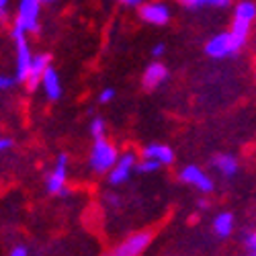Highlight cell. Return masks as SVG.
I'll list each match as a JSON object with an SVG mask.
<instances>
[{"instance_id": "27", "label": "cell", "mask_w": 256, "mask_h": 256, "mask_svg": "<svg viewBox=\"0 0 256 256\" xmlns=\"http://www.w3.org/2000/svg\"><path fill=\"white\" fill-rule=\"evenodd\" d=\"M8 2L10 0H0V18H4L8 12Z\"/></svg>"}, {"instance_id": "3", "label": "cell", "mask_w": 256, "mask_h": 256, "mask_svg": "<svg viewBox=\"0 0 256 256\" xmlns=\"http://www.w3.org/2000/svg\"><path fill=\"white\" fill-rule=\"evenodd\" d=\"M242 48H244V44L234 37L232 31H224V33L213 35L207 41V44H205V54L211 60H226V58L236 56Z\"/></svg>"}, {"instance_id": "28", "label": "cell", "mask_w": 256, "mask_h": 256, "mask_svg": "<svg viewBox=\"0 0 256 256\" xmlns=\"http://www.w3.org/2000/svg\"><path fill=\"white\" fill-rule=\"evenodd\" d=\"M104 199H106V201H111L109 205H115V207H117V205H119V201H121V199H119L117 195H111V193H109V195H106Z\"/></svg>"}, {"instance_id": "6", "label": "cell", "mask_w": 256, "mask_h": 256, "mask_svg": "<svg viewBox=\"0 0 256 256\" xmlns=\"http://www.w3.org/2000/svg\"><path fill=\"white\" fill-rule=\"evenodd\" d=\"M178 178H180V182H184V184H188V186L201 190L203 195L211 193V190L216 188V184H213V178L205 172L203 168H199V166H195V164L182 166L180 172H178Z\"/></svg>"}, {"instance_id": "1", "label": "cell", "mask_w": 256, "mask_h": 256, "mask_svg": "<svg viewBox=\"0 0 256 256\" xmlns=\"http://www.w3.org/2000/svg\"><path fill=\"white\" fill-rule=\"evenodd\" d=\"M41 0H18L16 16H14V35H29L39 31V14H41Z\"/></svg>"}, {"instance_id": "8", "label": "cell", "mask_w": 256, "mask_h": 256, "mask_svg": "<svg viewBox=\"0 0 256 256\" xmlns=\"http://www.w3.org/2000/svg\"><path fill=\"white\" fill-rule=\"evenodd\" d=\"M138 170V158L134 152H125L119 156L117 164L109 170V174H106V178H109V184L113 186H119L123 182H127L132 178V174Z\"/></svg>"}, {"instance_id": "16", "label": "cell", "mask_w": 256, "mask_h": 256, "mask_svg": "<svg viewBox=\"0 0 256 256\" xmlns=\"http://www.w3.org/2000/svg\"><path fill=\"white\" fill-rule=\"evenodd\" d=\"M234 18L252 25L256 20V2H252V0H240V2L234 6Z\"/></svg>"}, {"instance_id": "2", "label": "cell", "mask_w": 256, "mask_h": 256, "mask_svg": "<svg viewBox=\"0 0 256 256\" xmlns=\"http://www.w3.org/2000/svg\"><path fill=\"white\" fill-rule=\"evenodd\" d=\"M117 160H119V152L111 142H106L104 138L94 140V144L90 148V156H88V166L92 172L109 174V170L117 164Z\"/></svg>"}, {"instance_id": "4", "label": "cell", "mask_w": 256, "mask_h": 256, "mask_svg": "<svg viewBox=\"0 0 256 256\" xmlns=\"http://www.w3.org/2000/svg\"><path fill=\"white\" fill-rule=\"evenodd\" d=\"M68 154H58L54 168L50 170V174L46 178V188L50 195H58V197H66L68 195Z\"/></svg>"}, {"instance_id": "5", "label": "cell", "mask_w": 256, "mask_h": 256, "mask_svg": "<svg viewBox=\"0 0 256 256\" xmlns=\"http://www.w3.org/2000/svg\"><path fill=\"white\" fill-rule=\"evenodd\" d=\"M152 242V234L150 232H136L132 236H127L123 242L113 246L104 256H142L146 248Z\"/></svg>"}, {"instance_id": "19", "label": "cell", "mask_w": 256, "mask_h": 256, "mask_svg": "<svg viewBox=\"0 0 256 256\" xmlns=\"http://www.w3.org/2000/svg\"><path fill=\"white\" fill-rule=\"evenodd\" d=\"M158 168H160V164L156 160H152V158H142L138 162V172H142V174H152V172H156Z\"/></svg>"}, {"instance_id": "15", "label": "cell", "mask_w": 256, "mask_h": 256, "mask_svg": "<svg viewBox=\"0 0 256 256\" xmlns=\"http://www.w3.org/2000/svg\"><path fill=\"white\" fill-rule=\"evenodd\" d=\"M234 228H236V220H234V213L230 211H222L213 218V232L220 238H230L234 234Z\"/></svg>"}, {"instance_id": "14", "label": "cell", "mask_w": 256, "mask_h": 256, "mask_svg": "<svg viewBox=\"0 0 256 256\" xmlns=\"http://www.w3.org/2000/svg\"><path fill=\"white\" fill-rule=\"evenodd\" d=\"M211 166H213V170H218L224 178H234L238 172V158L232 154H218L211 160Z\"/></svg>"}, {"instance_id": "7", "label": "cell", "mask_w": 256, "mask_h": 256, "mask_svg": "<svg viewBox=\"0 0 256 256\" xmlns=\"http://www.w3.org/2000/svg\"><path fill=\"white\" fill-rule=\"evenodd\" d=\"M14 50H16V82H25L31 70V64L35 54L31 52V46L27 41V35H14Z\"/></svg>"}, {"instance_id": "18", "label": "cell", "mask_w": 256, "mask_h": 256, "mask_svg": "<svg viewBox=\"0 0 256 256\" xmlns=\"http://www.w3.org/2000/svg\"><path fill=\"white\" fill-rule=\"evenodd\" d=\"M88 134L94 138V140H102L104 134H106V121L102 117H94L88 125Z\"/></svg>"}, {"instance_id": "22", "label": "cell", "mask_w": 256, "mask_h": 256, "mask_svg": "<svg viewBox=\"0 0 256 256\" xmlns=\"http://www.w3.org/2000/svg\"><path fill=\"white\" fill-rule=\"evenodd\" d=\"M14 82H16V78H10V76L0 74V90H8Z\"/></svg>"}, {"instance_id": "23", "label": "cell", "mask_w": 256, "mask_h": 256, "mask_svg": "<svg viewBox=\"0 0 256 256\" xmlns=\"http://www.w3.org/2000/svg\"><path fill=\"white\" fill-rule=\"evenodd\" d=\"M8 256H31V254H29V248H27V246L18 244V246H14V248L8 252Z\"/></svg>"}, {"instance_id": "24", "label": "cell", "mask_w": 256, "mask_h": 256, "mask_svg": "<svg viewBox=\"0 0 256 256\" xmlns=\"http://www.w3.org/2000/svg\"><path fill=\"white\" fill-rule=\"evenodd\" d=\"M10 148H12V140L10 138H0V154L10 150Z\"/></svg>"}, {"instance_id": "17", "label": "cell", "mask_w": 256, "mask_h": 256, "mask_svg": "<svg viewBox=\"0 0 256 256\" xmlns=\"http://www.w3.org/2000/svg\"><path fill=\"white\" fill-rule=\"evenodd\" d=\"M178 2L190 10L199 8H228L232 6V0H178Z\"/></svg>"}, {"instance_id": "29", "label": "cell", "mask_w": 256, "mask_h": 256, "mask_svg": "<svg viewBox=\"0 0 256 256\" xmlns=\"http://www.w3.org/2000/svg\"><path fill=\"white\" fill-rule=\"evenodd\" d=\"M44 4H54V2H58V0H41Z\"/></svg>"}, {"instance_id": "26", "label": "cell", "mask_w": 256, "mask_h": 256, "mask_svg": "<svg viewBox=\"0 0 256 256\" xmlns=\"http://www.w3.org/2000/svg\"><path fill=\"white\" fill-rule=\"evenodd\" d=\"M164 54H166V46H164V44H156V46L152 48V56H154V58H162Z\"/></svg>"}, {"instance_id": "11", "label": "cell", "mask_w": 256, "mask_h": 256, "mask_svg": "<svg viewBox=\"0 0 256 256\" xmlns=\"http://www.w3.org/2000/svg\"><path fill=\"white\" fill-rule=\"evenodd\" d=\"M50 66H52V58H50V54H39V56L33 58L29 76H27V80H25V84H27L31 90H35V88L41 86V78H44V74H46V70H48Z\"/></svg>"}, {"instance_id": "10", "label": "cell", "mask_w": 256, "mask_h": 256, "mask_svg": "<svg viewBox=\"0 0 256 256\" xmlns=\"http://www.w3.org/2000/svg\"><path fill=\"white\" fill-rule=\"evenodd\" d=\"M166 80H168V68L162 62H152L150 66L144 70V76H142V84L146 90H156Z\"/></svg>"}, {"instance_id": "25", "label": "cell", "mask_w": 256, "mask_h": 256, "mask_svg": "<svg viewBox=\"0 0 256 256\" xmlns=\"http://www.w3.org/2000/svg\"><path fill=\"white\" fill-rule=\"evenodd\" d=\"M119 2H121L123 6H127V8H138V6L144 4V0H119Z\"/></svg>"}, {"instance_id": "21", "label": "cell", "mask_w": 256, "mask_h": 256, "mask_svg": "<svg viewBox=\"0 0 256 256\" xmlns=\"http://www.w3.org/2000/svg\"><path fill=\"white\" fill-rule=\"evenodd\" d=\"M115 96H117V90L115 88H102L100 90V94H98V102L100 104H109V102H113L115 100Z\"/></svg>"}, {"instance_id": "13", "label": "cell", "mask_w": 256, "mask_h": 256, "mask_svg": "<svg viewBox=\"0 0 256 256\" xmlns=\"http://www.w3.org/2000/svg\"><path fill=\"white\" fill-rule=\"evenodd\" d=\"M144 158H152L156 160L160 166H170L174 162V152H172V148L166 146V144H150V146H146L144 148Z\"/></svg>"}, {"instance_id": "9", "label": "cell", "mask_w": 256, "mask_h": 256, "mask_svg": "<svg viewBox=\"0 0 256 256\" xmlns=\"http://www.w3.org/2000/svg\"><path fill=\"white\" fill-rule=\"evenodd\" d=\"M170 16H172V10H170L166 2H160V0H156V2H144L140 6V18L148 25L162 27L170 20Z\"/></svg>"}, {"instance_id": "20", "label": "cell", "mask_w": 256, "mask_h": 256, "mask_svg": "<svg viewBox=\"0 0 256 256\" xmlns=\"http://www.w3.org/2000/svg\"><path fill=\"white\" fill-rule=\"evenodd\" d=\"M244 246H246L248 256H256V232L254 230L244 234Z\"/></svg>"}, {"instance_id": "12", "label": "cell", "mask_w": 256, "mask_h": 256, "mask_svg": "<svg viewBox=\"0 0 256 256\" xmlns=\"http://www.w3.org/2000/svg\"><path fill=\"white\" fill-rule=\"evenodd\" d=\"M41 90H44V94L50 98V100H60L62 94H64V86H62V78L60 74L56 72L54 66H50L44 74V78H41Z\"/></svg>"}]
</instances>
